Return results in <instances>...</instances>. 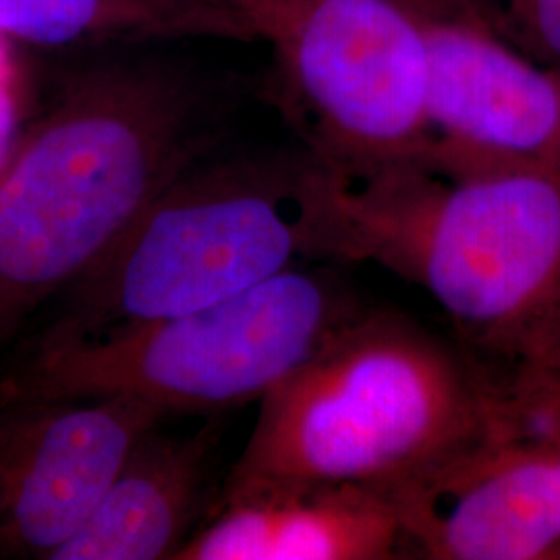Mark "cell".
<instances>
[{
  "mask_svg": "<svg viewBox=\"0 0 560 560\" xmlns=\"http://www.w3.org/2000/svg\"><path fill=\"white\" fill-rule=\"evenodd\" d=\"M208 2L240 11L245 18H249L260 30L264 42H268L270 34L275 32V27L279 23L284 7L289 4V0H208Z\"/></svg>",
  "mask_w": 560,
  "mask_h": 560,
  "instance_id": "9a60e30c",
  "label": "cell"
},
{
  "mask_svg": "<svg viewBox=\"0 0 560 560\" xmlns=\"http://www.w3.org/2000/svg\"><path fill=\"white\" fill-rule=\"evenodd\" d=\"M365 307L332 272L303 264L200 310L32 351L0 381V407L133 397L173 413L261 400Z\"/></svg>",
  "mask_w": 560,
  "mask_h": 560,
  "instance_id": "5b68a950",
  "label": "cell"
},
{
  "mask_svg": "<svg viewBox=\"0 0 560 560\" xmlns=\"http://www.w3.org/2000/svg\"><path fill=\"white\" fill-rule=\"evenodd\" d=\"M179 559H407L390 492L345 481H301L222 502Z\"/></svg>",
  "mask_w": 560,
  "mask_h": 560,
  "instance_id": "30bf717a",
  "label": "cell"
},
{
  "mask_svg": "<svg viewBox=\"0 0 560 560\" xmlns=\"http://www.w3.org/2000/svg\"><path fill=\"white\" fill-rule=\"evenodd\" d=\"M428 46L425 162L560 171V67L529 59L453 0H411Z\"/></svg>",
  "mask_w": 560,
  "mask_h": 560,
  "instance_id": "52a82bcc",
  "label": "cell"
},
{
  "mask_svg": "<svg viewBox=\"0 0 560 560\" xmlns=\"http://www.w3.org/2000/svg\"><path fill=\"white\" fill-rule=\"evenodd\" d=\"M231 101L226 83L162 52L102 57L65 75L0 168V347L219 150Z\"/></svg>",
  "mask_w": 560,
  "mask_h": 560,
  "instance_id": "6da1fadb",
  "label": "cell"
},
{
  "mask_svg": "<svg viewBox=\"0 0 560 560\" xmlns=\"http://www.w3.org/2000/svg\"><path fill=\"white\" fill-rule=\"evenodd\" d=\"M268 42L275 101L316 161H425L428 46L411 0H289Z\"/></svg>",
  "mask_w": 560,
  "mask_h": 560,
  "instance_id": "8992f818",
  "label": "cell"
},
{
  "mask_svg": "<svg viewBox=\"0 0 560 560\" xmlns=\"http://www.w3.org/2000/svg\"><path fill=\"white\" fill-rule=\"evenodd\" d=\"M0 36L60 50L261 40L254 21L208 0H0Z\"/></svg>",
  "mask_w": 560,
  "mask_h": 560,
  "instance_id": "7c38bea8",
  "label": "cell"
},
{
  "mask_svg": "<svg viewBox=\"0 0 560 560\" xmlns=\"http://www.w3.org/2000/svg\"><path fill=\"white\" fill-rule=\"evenodd\" d=\"M492 381V436L560 453V330Z\"/></svg>",
  "mask_w": 560,
  "mask_h": 560,
  "instance_id": "4fadbf2b",
  "label": "cell"
},
{
  "mask_svg": "<svg viewBox=\"0 0 560 560\" xmlns=\"http://www.w3.org/2000/svg\"><path fill=\"white\" fill-rule=\"evenodd\" d=\"M219 432L148 434L96 511L50 560L179 559L208 501Z\"/></svg>",
  "mask_w": 560,
  "mask_h": 560,
  "instance_id": "8fae6325",
  "label": "cell"
},
{
  "mask_svg": "<svg viewBox=\"0 0 560 560\" xmlns=\"http://www.w3.org/2000/svg\"><path fill=\"white\" fill-rule=\"evenodd\" d=\"M388 492L413 557L560 559L555 451L486 436Z\"/></svg>",
  "mask_w": 560,
  "mask_h": 560,
  "instance_id": "9c48e42d",
  "label": "cell"
},
{
  "mask_svg": "<svg viewBox=\"0 0 560 560\" xmlns=\"http://www.w3.org/2000/svg\"><path fill=\"white\" fill-rule=\"evenodd\" d=\"M328 173L340 260L420 284L465 339L506 363L559 332L560 171L407 161Z\"/></svg>",
  "mask_w": 560,
  "mask_h": 560,
  "instance_id": "7a4b0ae2",
  "label": "cell"
},
{
  "mask_svg": "<svg viewBox=\"0 0 560 560\" xmlns=\"http://www.w3.org/2000/svg\"><path fill=\"white\" fill-rule=\"evenodd\" d=\"M529 59L560 67V0H453Z\"/></svg>",
  "mask_w": 560,
  "mask_h": 560,
  "instance_id": "5bb4252c",
  "label": "cell"
},
{
  "mask_svg": "<svg viewBox=\"0 0 560 560\" xmlns=\"http://www.w3.org/2000/svg\"><path fill=\"white\" fill-rule=\"evenodd\" d=\"M340 235L330 173L307 150H214L62 293L32 351L187 314L305 261L340 260Z\"/></svg>",
  "mask_w": 560,
  "mask_h": 560,
  "instance_id": "277c9868",
  "label": "cell"
},
{
  "mask_svg": "<svg viewBox=\"0 0 560 560\" xmlns=\"http://www.w3.org/2000/svg\"><path fill=\"white\" fill-rule=\"evenodd\" d=\"M492 374L416 322L363 310L260 413L219 502L301 481L393 490L492 436Z\"/></svg>",
  "mask_w": 560,
  "mask_h": 560,
  "instance_id": "3957f363",
  "label": "cell"
},
{
  "mask_svg": "<svg viewBox=\"0 0 560 560\" xmlns=\"http://www.w3.org/2000/svg\"><path fill=\"white\" fill-rule=\"evenodd\" d=\"M133 397L0 407V555L50 559L164 420Z\"/></svg>",
  "mask_w": 560,
  "mask_h": 560,
  "instance_id": "ba28073f",
  "label": "cell"
}]
</instances>
